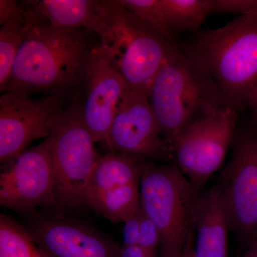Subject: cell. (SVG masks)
I'll return each instance as SVG.
<instances>
[{"label": "cell", "mask_w": 257, "mask_h": 257, "mask_svg": "<svg viewBox=\"0 0 257 257\" xmlns=\"http://www.w3.org/2000/svg\"><path fill=\"white\" fill-rule=\"evenodd\" d=\"M0 175V204L31 214L37 209L55 208V178L49 139L23 152Z\"/></svg>", "instance_id": "10"}, {"label": "cell", "mask_w": 257, "mask_h": 257, "mask_svg": "<svg viewBox=\"0 0 257 257\" xmlns=\"http://www.w3.org/2000/svg\"><path fill=\"white\" fill-rule=\"evenodd\" d=\"M194 226H193L189 230L188 236H187L185 244H184L182 257H195L194 245Z\"/></svg>", "instance_id": "28"}, {"label": "cell", "mask_w": 257, "mask_h": 257, "mask_svg": "<svg viewBox=\"0 0 257 257\" xmlns=\"http://www.w3.org/2000/svg\"><path fill=\"white\" fill-rule=\"evenodd\" d=\"M231 146L232 155L217 185L230 230L250 245L257 231V135L236 130Z\"/></svg>", "instance_id": "8"}, {"label": "cell", "mask_w": 257, "mask_h": 257, "mask_svg": "<svg viewBox=\"0 0 257 257\" xmlns=\"http://www.w3.org/2000/svg\"><path fill=\"white\" fill-rule=\"evenodd\" d=\"M160 231L157 229L156 225L143 212L140 207V237L138 245L151 252L155 253V250L160 244Z\"/></svg>", "instance_id": "23"}, {"label": "cell", "mask_w": 257, "mask_h": 257, "mask_svg": "<svg viewBox=\"0 0 257 257\" xmlns=\"http://www.w3.org/2000/svg\"><path fill=\"white\" fill-rule=\"evenodd\" d=\"M23 11V8L14 0H1L0 1V25L8 23L18 17Z\"/></svg>", "instance_id": "25"}, {"label": "cell", "mask_w": 257, "mask_h": 257, "mask_svg": "<svg viewBox=\"0 0 257 257\" xmlns=\"http://www.w3.org/2000/svg\"><path fill=\"white\" fill-rule=\"evenodd\" d=\"M195 257H227L229 219L218 185L202 191L194 207Z\"/></svg>", "instance_id": "14"}, {"label": "cell", "mask_w": 257, "mask_h": 257, "mask_svg": "<svg viewBox=\"0 0 257 257\" xmlns=\"http://www.w3.org/2000/svg\"><path fill=\"white\" fill-rule=\"evenodd\" d=\"M34 13L57 28L95 32L104 42L109 35V25L101 1L43 0L27 2Z\"/></svg>", "instance_id": "15"}, {"label": "cell", "mask_w": 257, "mask_h": 257, "mask_svg": "<svg viewBox=\"0 0 257 257\" xmlns=\"http://www.w3.org/2000/svg\"><path fill=\"white\" fill-rule=\"evenodd\" d=\"M143 160L139 157L112 152L100 157L88 182L87 197L119 186L138 182Z\"/></svg>", "instance_id": "16"}, {"label": "cell", "mask_w": 257, "mask_h": 257, "mask_svg": "<svg viewBox=\"0 0 257 257\" xmlns=\"http://www.w3.org/2000/svg\"><path fill=\"white\" fill-rule=\"evenodd\" d=\"M85 83L83 119L94 142L106 145L118 104L127 84L99 45L91 53Z\"/></svg>", "instance_id": "13"}, {"label": "cell", "mask_w": 257, "mask_h": 257, "mask_svg": "<svg viewBox=\"0 0 257 257\" xmlns=\"http://www.w3.org/2000/svg\"><path fill=\"white\" fill-rule=\"evenodd\" d=\"M238 113L225 106L193 121L174 139L179 167L197 194L224 162L236 131Z\"/></svg>", "instance_id": "7"}, {"label": "cell", "mask_w": 257, "mask_h": 257, "mask_svg": "<svg viewBox=\"0 0 257 257\" xmlns=\"http://www.w3.org/2000/svg\"><path fill=\"white\" fill-rule=\"evenodd\" d=\"M140 181V207L160 231L162 257H182L199 194L174 165L143 159Z\"/></svg>", "instance_id": "5"}, {"label": "cell", "mask_w": 257, "mask_h": 257, "mask_svg": "<svg viewBox=\"0 0 257 257\" xmlns=\"http://www.w3.org/2000/svg\"><path fill=\"white\" fill-rule=\"evenodd\" d=\"M18 17L0 29V89L5 92L9 82L15 59L25 37L28 17L24 7Z\"/></svg>", "instance_id": "19"}, {"label": "cell", "mask_w": 257, "mask_h": 257, "mask_svg": "<svg viewBox=\"0 0 257 257\" xmlns=\"http://www.w3.org/2000/svg\"><path fill=\"white\" fill-rule=\"evenodd\" d=\"M140 208L138 212L125 221L122 230L123 246L138 245L140 237Z\"/></svg>", "instance_id": "24"}, {"label": "cell", "mask_w": 257, "mask_h": 257, "mask_svg": "<svg viewBox=\"0 0 257 257\" xmlns=\"http://www.w3.org/2000/svg\"><path fill=\"white\" fill-rule=\"evenodd\" d=\"M118 257H155V253L145 249L140 245L121 246Z\"/></svg>", "instance_id": "26"}, {"label": "cell", "mask_w": 257, "mask_h": 257, "mask_svg": "<svg viewBox=\"0 0 257 257\" xmlns=\"http://www.w3.org/2000/svg\"><path fill=\"white\" fill-rule=\"evenodd\" d=\"M236 257H257V239L249 245V247L244 253Z\"/></svg>", "instance_id": "29"}, {"label": "cell", "mask_w": 257, "mask_h": 257, "mask_svg": "<svg viewBox=\"0 0 257 257\" xmlns=\"http://www.w3.org/2000/svg\"><path fill=\"white\" fill-rule=\"evenodd\" d=\"M180 50L214 84L226 106L246 109L257 89V15L197 31Z\"/></svg>", "instance_id": "2"}, {"label": "cell", "mask_w": 257, "mask_h": 257, "mask_svg": "<svg viewBox=\"0 0 257 257\" xmlns=\"http://www.w3.org/2000/svg\"><path fill=\"white\" fill-rule=\"evenodd\" d=\"M149 98L162 134L172 145L193 121L226 106L214 84L177 45L157 72Z\"/></svg>", "instance_id": "3"}, {"label": "cell", "mask_w": 257, "mask_h": 257, "mask_svg": "<svg viewBox=\"0 0 257 257\" xmlns=\"http://www.w3.org/2000/svg\"><path fill=\"white\" fill-rule=\"evenodd\" d=\"M174 32L197 30L211 13V0H161Z\"/></svg>", "instance_id": "18"}, {"label": "cell", "mask_w": 257, "mask_h": 257, "mask_svg": "<svg viewBox=\"0 0 257 257\" xmlns=\"http://www.w3.org/2000/svg\"><path fill=\"white\" fill-rule=\"evenodd\" d=\"M257 239V231H256V240ZM256 240H255V241H256Z\"/></svg>", "instance_id": "30"}, {"label": "cell", "mask_w": 257, "mask_h": 257, "mask_svg": "<svg viewBox=\"0 0 257 257\" xmlns=\"http://www.w3.org/2000/svg\"><path fill=\"white\" fill-rule=\"evenodd\" d=\"M0 257H48L13 218L0 216Z\"/></svg>", "instance_id": "20"}, {"label": "cell", "mask_w": 257, "mask_h": 257, "mask_svg": "<svg viewBox=\"0 0 257 257\" xmlns=\"http://www.w3.org/2000/svg\"><path fill=\"white\" fill-rule=\"evenodd\" d=\"M28 231L48 257H118L121 246L87 225L60 215L35 216Z\"/></svg>", "instance_id": "12"}, {"label": "cell", "mask_w": 257, "mask_h": 257, "mask_svg": "<svg viewBox=\"0 0 257 257\" xmlns=\"http://www.w3.org/2000/svg\"><path fill=\"white\" fill-rule=\"evenodd\" d=\"M106 147L112 153L168 160L174 152L164 137L147 93L127 85L120 99Z\"/></svg>", "instance_id": "9"}, {"label": "cell", "mask_w": 257, "mask_h": 257, "mask_svg": "<svg viewBox=\"0 0 257 257\" xmlns=\"http://www.w3.org/2000/svg\"><path fill=\"white\" fill-rule=\"evenodd\" d=\"M101 3L109 30L107 38L99 45L128 86L150 94L157 72L176 45L125 9L119 1Z\"/></svg>", "instance_id": "6"}, {"label": "cell", "mask_w": 257, "mask_h": 257, "mask_svg": "<svg viewBox=\"0 0 257 257\" xmlns=\"http://www.w3.org/2000/svg\"><path fill=\"white\" fill-rule=\"evenodd\" d=\"M211 13L257 15V0H211Z\"/></svg>", "instance_id": "22"}, {"label": "cell", "mask_w": 257, "mask_h": 257, "mask_svg": "<svg viewBox=\"0 0 257 257\" xmlns=\"http://www.w3.org/2000/svg\"><path fill=\"white\" fill-rule=\"evenodd\" d=\"M120 4L143 21L152 30L176 45L175 32L166 19L161 0H118Z\"/></svg>", "instance_id": "21"}, {"label": "cell", "mask_w": 257, "mask_h": 257, "mask_svg": "<svg viewBox=\"0 0 257 257\" xmlns=\"http://www.w3.org/2000/svg\"><path fill=\"white\" fill-rule=\"evenodd\" d=\"M28 27L5 93L30 96L35 92L63 97L85 83L91 53L81 30L55 28L27 5Z\"/></svg>", "instance_id": "1"}, {"label": "cell", "mask_w": 257, "mask_h": 257, "mask_svg": "<svg viewBox=\"0 0 257 257\" xmlns=\"http://www.w3.org/2000/svg\"><path fill=\"white\" fill-rule=\"evenodd\" d=\"M87 206L112 223H124L140 209L138 182L88 196Z\"/></svg>", "instance_id": "17"}, {"label": "cell", "mask_w": 257, "mask_h": 257, "mask_svg": "<svg viewBox=\"0 0 257 257\" xmlns=\"http://www.w3.org/2000/svg\"><path fill=\"white\" fill-rule=\"evenodd\" d=\"M62 97L34 99L15 93L0 99V161H11L35 140L48 138L51 119L63 109Z\"/></svg>", "instance_id": "11"}, {"label": "cell", "mask_w": 257, "mask_h": 257, "mask_svg": "<svg viewBox=\"0 0 257 257\" xmlns=\"http://www.w3.org/2000/svg\"><path fill=\"white\" fill-rule=\"evenodd\" d=\"M59 213L87 206L88 182L100 157L83 119L82 105L62 109L48 124Z\"/></svg>", "instance_id": "4"}, {"label": "cell", "mask_w": 257, "mask_h": 257, "mask_svg": "<svg viewBox=\"0 0 257 257\" xmlns=\"http://www.w3.org/2000/svg\"><path fill=\"white\" fill-rule=\"evenodd\" d=\"M246 109L249 111L251 131L257 135V89L250 97Z\"/></svg>", "instance_id": "27"}]
</instances>
